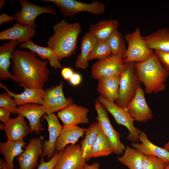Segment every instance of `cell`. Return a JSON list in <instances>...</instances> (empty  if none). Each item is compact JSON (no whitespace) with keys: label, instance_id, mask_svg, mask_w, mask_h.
<instances>
[{"label":"cell","instance_id":"60d3db41","mask_svg":"<svg viewBox=\"0 0 169 169\" xmlns=\"http://www.w3.org/2000/svg\"><path fill=\"white\" fill-rule=\"evenodd\" d=\"M69 80L71 84L76 86L79 84L81 82L82 77L79 74L74 72Z\"/></svg>","mask_w":169,"mask_h":169},{"label":"cell","instance_id":"83f0119b","mask_svg":"<svg viewBox=\"0 0 169 169\" xmlns=\"http://www.w3.org/2000/svg\"><path fill=\"white\" fill-rule=\"evenodd\" d=\"M119 25V21L116 19L102 20L91 24L89 31L97 41H104L113 32L117 30Z\"/></svg>","mask_w":169,"mask_h":169},{"label":"cell","instance_id":"7bdbcfd3","mask_svg":"<svg viewBox=\"0 0 169 169\" xmlns=\"http://www.w3.org/2000/svg\"><path fill=\"white\" fill-rule=\"evenodd\" d=\"M99 164L98 162H94L91 165L86 163L84 166L83 169H99Z\"/></svg>","mask_w":169,"mask_h":169},{"label":"cell","instance_id":"8d00e7d4","mask_svg":"<svg viewBox=\"0 0 169 169\" xmlns=\"http://www.w3.org/2000/svg\"><path fill=\"white\" fill-rule=\"evenodd\" d=\"M63 150L55 152L52 157L47 162L44 161V157L42 154L40 156V162L37 169H54L58 159L62 155Z\"/></svg>","mask_w":169,"mask_h":169},{"label":"cell","instance_id":"f1b7e54d","mask_svg":"<svg viewBox=\"0 0 169 169\" xmlns=\"http://www.w3.org/2000/svg\"><path fill=\"white\" fill-rule=\"evenodd\" d=\"M97 41L89 31L84 34L81 40L80 52L75 63L76 68L84 69L88 67L89 56Z\"/></svg>","mask_w":169,"mask_h":169},{"label":"cell","instance_id":"7402d4cb","mask_svg":"<svg viewBox=\"0 0 169 169\" xmlns=\"http://www.w3.org/2000/svg\"><path fill=\"white\" fill-rule=\"evenodd\" d=\"M86 130L78 125L63 126L56 143V151H61L69 145H74L83 136Z\"/></svg>","mask_w":169,"mask_h":169},{"label":"cell","instance_id":"1f68e13d","mask_svg":"<svg viewBox=\"0 0 169 169\" xmlns=\"http://www.w3.org/2000/svg\"><path fill=\"white\" fill-rule=\"evenodd\" d=\"M113 153L107 138L102 131L99 132L92 147L90 154V159L107 156Z\"/></svg>","mask_w":169,"mask_h":169},{"label":"cell","instance_id":"d6a6232c","mask_svg":"<svg viewBox=\"0 0 169 169\" xmlns=\"http://www.w3.org/2000/svg\"><path fill=\"white\" fill-rule=\"evenodd\" d=\"M109 45L111 54H124L127 48L121 33L117 30L113 32L105 40Z\"/></svg>","mask_w":169,"mask_h":169},{"label":"cell","instance_id":"3957f363","mask_svg":"<svg viewBox=\"0 0 169 169\" xmlns=\"http://www.w3.org/2000/svg\"><path fill=\"white\" fill-rule=\"evenodd\" d=\"M135 66L146 93H156L165 90L169 72L163 66L154 52L146 60L135 63Z\"/></svg>","mask_w":169,"mask_h":169},{"label":"cell","instance_id":"6da1fadb","mask_svg":"<svg viewBox=\"0 0 169 169\" xmlns=\"http://www.w3.org/2000/svg\"><path fill=\"white\" fill-rule=\"evenodd\" d=\"M11 60L14 81L23 87L43 89L49 79V61L38 58L32 51L15 49Z\"/></svg>","mask_w":169,"mask_h":169},{"label":"cell","instance_id":"ba28073f","mask_svg":"<svg viewBox=\"0 0 169 169\" xmlns=\"http://www.w3.org/2000/svg\"><path fill=\"white\" fill-rule=\"evenodd\" d=\"M44 2L53 3L59 8L60 12L64 16L72 17L82 12H87L94 15L103 14L105 5L98 1L90 3H84L75 0H43Z\"/></svg>","mask_w":169,"mask_h":169},{"label":"cell","instance_id":"b9f144b4","mask_svg":"<svg viewBox=\"0 0 169 169\" xmlns=\"http://www.w3.org/2000/svg\"><path fill=\"white\" fill-rule=\"evenodd\" d=\"M14 20H15L14 16H9L5 13H3L0 15V24Z\"/></svg>","mask_w":169,"mask_h":169},{"label":"cell","instance_id":"ee69618b","mask_svg":"<svg viewBox=\"0 0 169 169\" xmlns=\"http://www.w3.org/2000/svg\"><path fill=\"white\" fill-rule=\"evenodd\" d=\"M164 148L169 151V139L165 145Z\"/></svg>","mask_w":169,"mask_h":169},{"label":"cell","instance_id":"9a60e30c","mask_svg":"<svg viewBox=\"0 0 169 169\" xmlns=\"http://www.w3.org/2000/svg\"><path fill=\"white\" fill-rule=\"evenodd\" d=\"M43 118L48 123L49 137L48 140L44 142L42 155L44 157L49 160L55 152L56 143L63 126L60 124L57 117L54 113L45 114L43 116Z\"/></svg>","mask_w":169,"mask_h":169},{"label":"cell","instance_id":"f6af8a7d","mask_svg":"<svg viewBox=\"0 0 169 169\" xmlns=\"http://www.w3.org/2000/svg\"><path fill=\"white\" fill-rule=\"evenodd\" d=\"M5 2H6L5 0H1L0 1V9L2 8L4 6Z\"/></svg>","mask_w":169,"mask_h":169},{"label":"cell","instance_id":"4fadbf2b","mask_svg":"<svg viewBox=\"0 0 169 169\" xmlns=\"http://www.w3.org/2000/svg\"><path fill=\"white\" fill-rule=\"evenodd\" d=\"M126 109L134 121L146 122L153 117L152 111L146 101L144 90L140 86Z\"/></svg>","mask_w":169,"mask_h":169},{"label":"cell","instance_id":"d4e9b609","mask_svg":"<svg viewBox=\"0 0 169 169\" xmlns=\"http://www.w3.org/2000/svg\"><path fill=\"white\" fill-rule=\"evenodd\" d=\"M18 41H11L3 44L0 47V77L2 79H10L14 81V77L8 70L11 64L10 60Z\"/></svg>","mask_w":169,"mask_h":169},{"label":"cell","instance_id":"5bb4252c","mask_svg":"<svg viewBox=\"0 0 169 169\" xmlns=\"http://www.w3.org/2000/svg\"><path fill=\"white\" fill-rule=\"evenodd\" d=\"M80 147L79 144L67 146L54 169H83L86 161L82 156Z\"/></svg>","mask_w":169,"mask_h":169},{"label":"cell","instance_id":"7c38bea8","mask_svg":"<svg viewBox=\"0 0 169 169\" xmlns=\"http://www.w3.org/2000/svg\"><path fill=\"white\" fill-rule=\"evenodd\" d=\"M44 137L30 139L24 152L16 158L19 167L17 169H34L38 166V159L42 153Z\"/></svg>","mask_w":169,"mask_h":169},{"label":"cell","instance_id":"44dd1931","mask_svg":"<svg viewBox=\"0 0 169 169\" xmlns=\"http://www.w3.org/2000/svg\"><path fill=\"white\" fill-rule=\"evenodd\" d=\"M35 28L17 23L12 27L0 32V40H11L18 41L20 43L26 42L34 37Z\"/></svg>","mask_w":169,"mask_h":169},{"label":"cell","instance_id":"e0dca14e","mask_svg":"<svg viewBox=\"0 0 169 169\" xmlns=\"http://www.w3.org/2000/svg\"><path fill=\"white\" fill-rule=\"evenodd\" d=\"M17 114L25 117L29 122V125L33 133L38 134L43 129L40 120L45 114V108L43 105L37 104H26L19 105L16 110Z\"/></svg>","mask_w":169,"mask_h":169},{"label":"cell","instance_id":"484cf974","mask_svg":"<svg viewBox=\"0 0 169 169\" xmlns=\"http://www.w3.org/2000/svg\"><path fill=\"white\" fill-rule=\"evenodd\" d=\"M120 77H105L98 79L97 91L100 96L113 102H115L118 98Z\"/></svg>","mask_w":169,"mask_h":169},{"label":"cell","instance_id":"30bf717a","mask_svg":"<svg viewBox=\"0 0 169 169\" xmlns=\"http://www.w3.org/2000/svg\"><path fill=\"white\" fill-rule=\"evenodd\" d=\"M19 2L21 9L19 11L16 12L14 17L18 23L22 25H27L36 28L37 26L34 21L39 15L45 13L56 14L54 8L52 5L40 6L26 0H20Z\"/></svg>","mask_w":169,"mask_h":169},{"label":"cell","instance_id":"e575fe53","mask_svg":"<svg viewBox=\"0 0 169 169\" xmlns=\"http://www.w3.org/2000/svg\"><path fill=\"white\" fill-rule=\"evenodd\" d=\"M167 163L156 156L144 155L143 158V169H164Z\"/></svg>","mask_w":169,"mask_h":169},{"label":"cell","instance_id":"7a4b0ae2","mask_svg":"<svg viewBox=\"0 0 169 169\" xmlns=\"http://www.w3.org/2000/svg\"><path fill=\"white\" fill-rule=\"evenodd\" d=\"M54 34L47 42L59 59L71 56L77 47V41L82 30L78 22L70 23L62 20L53 26Z\"/></svg>","mask_w":169,"mask_h":169},{"label":"cell","instance_id":"ac0fdd59","mask_svg":"<svg viewBox=\"0 0 169 169\" xmlns=\"http://www.w3.org/2000/svg\"><path fill=\"white\" fill-rule=\"evenodd\" d=\"M23 116L11 118L6 123L0 125V130L4 131L7 139L15 141L23 138L31 132L30 127Z\"/></svg>","mask_w":169,"mask_h":169},{"label":"cell","instance_id":"836d02e7","mask_svg":"<svg viewBox=\"0 0 169 169\" xmlns=\"http://www.w3.org/2000/svg\"><path fill=\"white\" fill-rule=\"evenodd\" d=\"M111 54V51L108 44L105 40L98 41L90 54L89 61L94 59L99 60L104 59Z\"/></svg>","mask_w":169,"mask_h":169},{"label":"cell","instance_id":"d6986e66","mask_svg":"<svg viewBox=\"0 0 169 169\" xmlns=\"http://www.w3.org/2000/svg\"><path fill=\"white\" fill-rule=\"evenodd\" d=\"M139 141L141 142L131 143L132 147L137 149L144 155L154 156L167 163L169 162V151L165 148L158 146L152 143L148 139L146 133L141 131Z\"/></svg>","mask_w":169,"mask_h":169},{"label":"cell","instance_id":"cb8c5ba5","mask_svg":"<svg viewBox=\"0 0 169 169\" xmlns=\"http://www.w3.org/2000/svg\"><path fill=\"white\" fill-rule=\"evenodd\" d=\"M142 37L147 46L150 49L169 52V28L160 29Z\"/></svg>","mask_w":169,"mask_h":169},{"label":"cell","instance_id":"4316f807","mask_svg":"<svg viewBox=\"0 0 169 169\" xmlns=\"http://www.w3.org/2000/svg\"><path fill=\"white\" fill-rule=\"evenodd\" d=\"M19 47L29 49L36 53L42 59H47L51 66L55 69H62L60 60L54 52L48 47L40 46L31 40L21 43L19 45Z\"/></svg>","mask_w":169,"mask_h":169},{"label":"cell","instance_id":"74e56055","mask_svg":"<svg viewBox=\"0 0 169 169\" xmlns=\"http://www.w3.org/2000/svg\"><path fill=\"white\" fill-rule=\"evenodd\" d=\"M154 52L163 66L169 72V52L158 50Z\"/></svg>","mask_w":169,"mask_h":169},{"label":"cell","instance_id":"d590c367","mask_svg":"<svg viewBox=\"0 0 169 169\" xmlns=\"http://www.w3.org/2000/svg\"><path fill=\"white\" fill-rule=\"evenodd\" d=\"M15 100L7 92H3L0 95V107L5 108L11 113L16 114L17 108Z\"/></svg>","mask_w":169,"mask_h":169},{"label":"cell","instance_id":"277c9868","mask_svg":"<svg viewBox=\"0 0 169 169\" xmlns=\"http://www.w3.org/2000/svg\"><path fill=\"white\" fill-rule=\"evenodd\" d=\"M141 83L135 63L125 64L120 77L118 96L115 103L120 107L126 109L135 95Z\"/></svg>","mask_w":169,"mask_h":169},{"label":"cell","instance_id":"f546056e","mask_svg":"<svg viewBox=\"0 0 169 169\" xmlns=\"http://www.w3.org/2000/svg\"><path fill=\"white\" fill-rule=\"evenodd\" d=\"M101 130L98 122L91 123L85 132V136L80 142L82 156L86 161H89L90 158V154L92 147L97 136Z\"/></svg>","mask_w":169,"mask_h":169},{"label":"cell","instance_id":"52a82bcc","mask_svg":"<svg viewBox=\"0 0 169 169\" xmlns=\"http://www.w3.org/2000/svg\"><path fill=\"white\" fill-rule=\"evenodd\" d=\"M98 100L113 117L119 125L125 127L129 131L127 139L131 143L139 141V135L141 131L134 125V120L126 109L117 105L115 102L109 101L99 96Z\"/></svg>","mask_w":169,"mask_h":169},{"label":"cell","instance_id":"ab89813d","mask_svg":"<svg viewBox=\"0 0 169 169\" xmlns=\"http://www.w3.org/2000/svg\"><path fill=\"white\" fill-rule=\"evenodd\" d=\"M74 73L72 69L69 67H66L62 69L61 74L64 79L69 80Z\"/></svg>","mask_w":169,"mask_h":169},{"label":"cell","instance_id":"5b68a950","mask_svg":"<svg viewBox=\"0 0 169 169\" xmlns=\"http://www.w3.org/2000/svg\"><path fill=\"white\" fill-rule=\"evenodd\" d=\"M125 38L128 44L123 57L125 64L143 62L148 59L154 52L147 46L138 27L133 32L126 34Z\"/></svg>","mask_w":169,"mask_h":169},{"label":"cell","instance_id":"bcb514c9","mask_svg":"<svg viewBox=\"0 0 169 169\" xmlns=\"http://www.w3.org/2000/svg\"><path fill=\"white\" fill-rule=\"evenodd\" d=\"M164 169H169V162L166 164Z\"/></svg>","mask_w":169,"mask_h":169},{"label":"cell","instance_id":"f35d334b","mask_svg":"<svg viewBox=\"0 0 169 169\" xmlns=\"http://www.w3.org/2000/svg\"><path fill=\"white\" fill-rule=\"evenodd\" d=\"M11 113L7 109L0 107V120L3 123H6L10 119Z\"/></svg>","mask_w":169,"mask_h":169},{"label":"cell","instance_id":"ffe728a7","mask_svg":"<svg viewBox=\"0 0 169 169\" xmlns=\"http://www.w3.org/2000/svg\"><path fill=\"white\" fill-rule=\"evenodd\" d=\"M0 86L13 98L17 105L29 103L43 105V97L45 92V90L43 89L32 88L23 87L24 90L20 94H16L9 90L1 83Z\"/></svg>","mask_w":169,"mask_h":169},{"label":"cell","instance_id":"4dcf8cb0","mask_svg":"<svg viewBox=\"0 0 169 169\" xmlns=\"http://www.w3.org/2000/svg\"><path fill=\"white\" fill-rule=\"evenodd\" d=\"M123 155L118 158L121 163L129 169H143V158L144 155L133 147L127 146Z\"/></svg>","mask_w":169,"mask_h":169},{"label":"cell","instance_id":"8992f818","mask_svg":"<svg viewBox=\"0 0 169 169\" xmlns=\"http://www.w3.org/2000/svg\"><path fill=\"white\" fill-rule=\"evenodd\" d=\"M94 107L97 114V122L101 131L108 140L113 153L117 155L123 153L125 147L121 141L120 134L112 125L107 111L98 99L95 100Z\"/></svg>","mask_w":169,"mask_h":169},{"label":"cell","instance_id":"8fae6325","mask_svg":"<svg viewBox=\"0 0 169 169\" xmlns=\"http://www.w3.org/2000/svg\"><path fill=\"white\" fill-rule=\"evenodd\" d=\"M63 82L59 85L45 90L43 97V105L45 108V114L53 113L65 108L73 103L70 97L66 98L63 90Z\"/></svg>","mask_w":169,"mask_h":169},{"label":"cell","instance_id":"603a6c76","mask_svg":"<svg viewBox=\"0 0 169 169\" xmlns=\"http://www.w3.org/2000/svg\"><path fill=\"white\" fill-rule=\"evenodd\" d=\"M27 143L22 138L13 141L8 140L6 142H0V153L3 156L6 165L9 169H14V158L23 152V148Z\"/></svg>","mask_w":169,"mask_h":169},{"label":"cell","instance_id":"9c48e42d","mask_svg":"<svg viewBox=\"0 0 169 169\" xmlns=\"http://www.w3.org/2000/svg\"><path fill=\"white\" fill-rule=\"evenodd\" d=\"M124 55L111 54L94 63L91 70L92 77L98 80L102 78L120 77L125 64Z\"/></svg>","mask_w":169,"mask_h":169},{"label":"cell","instance_id":"2e32d148","mask_svg":"<svg viewBox=\"0 0 169 169\" xmlns=\"http://www.w3.org/2000/svg\"><path fill=\"white\" fill-rule=\"evenodd\" d=\"M89 109L81 105L72 103L58 112L57 116L63 123V126L77 125L89 123Z\"/></svg>","mask_w":169,"mask_h":169}]
</instances>
